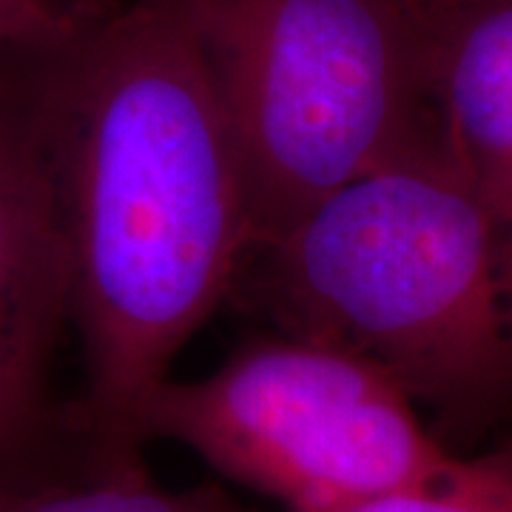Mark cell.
<instances>
[{"mask_svg": "<svg viewBox=\"0 0 512 512\" xmlns=\"http://www.w3.org/2000/svg\"><path fill=\"white\" fill-rule=\"evenodd\" d=\"M83 339L86 439L106 473L146 470L134 421L251 254L237 146L194 0L97 12L35 57Z\"/></svg>", "mask_w": 512, "mask_h": 512, "instance_id": "1", "label": "cell"}, {"mask_svg": "<svg viewBox=\"0 0 512 512\" xmlns=\"http://www.w3.org/2000/svg\"><path fill=\"white\" fill-rule=\"evenodd\" d=\"M251 259L282 328L370 359L450 427L510 407L512 222L439 148L339 188Z\"/></svg>", "mask_w": 512, "mask_h": 512, "instance_id": "2", "label": "cell"}, {"mask_svg": "<svg viewBox=\"0 0 512 512\" xmlns=\"http://www.w3.org/2000/svg\"><path fill=\"white\" fill-rule=\"evenodd\" d=\"M194 18L251 254L353 180L439 148L427 40L402 0H194Z\"/></svg>", "mask_w": 512, "mask_h": 512, "instance_id": "3", "label": "cell"}, {"mask_svg": "<svg viewBox=\"0 0 512 512\" xmlns=\"http://www.w3.org/2000/svg\"><path fill=\"white\" fill-rule=\"evenodd\" d=\"M134 439L177 441L282 512H350L450 458L416 402L359 353L282 333L146 396Z\"/></svg>", "mask_w": 512, "mask_h": 512, "instance_id": "4", "label": "cell"}, {"mask_svg": "<svg viewBox=\"0 0 512 512\" xmlns=\"http://www.w3.org/2000/svg\"><path fill=\"white\" fill-rule=\"evenodd\" d=\"M72 325L69 251L35 57L0 83V490L111 476L77 402H60L55 359Z\"/></svg>", "mask_w": 512, "mask_h": 512, "instance_id": "5", "label": "cell"}, {"mask_svg": "<svg viewBox=\"0 0 512 512\" xmlns=\"http://www.w3.org/2000/svg\"><path fill=\"white\" fill-rule=\"evenodd\" d=\"M424 40L441 157L512 222V0L470 12Z\"/></svg>", "mask_w": 512, "mask_h": 512, "instance_id": "6", "label": "cell"}, {"mask_svg": "<svg viewBox=\"0 0 512 512\" xmlns=\"http://www.w3.org/2000/svg\"><path fill=\"white\" fill-rule=\"evenodd\" d=\"M0 512H262L214 484L163 490L148 470L0 490Z\"/></svg>", "mask_w": 512, "mask_h": 512, "instance_id": "7", "label": "cell"}, {"mask_svg": "<svg viewBox=\"0 0 512 512\" xmlns=\"http://www.w3.org/2000/svg\"><path fill=\"white\" fill-rule=\"evenodd\" d=\"M350 512H512V447L450 458L436 473Z\"/></svg>", "mask_w": 512, "mask_h": 512, "instance_id": "8", "label": "cell"}, {"mask_svg": "<svg viewBox=\"0 0 512 512\" xmlns=\"http://www.w3.org/2000/svg\"><path fill=\"white\" fill-rule=\"evenodd\" d=\"M94 15L66 0H0V49L23 57L46 55L77 35Z\"/></svg>", "mask_w": 512, "mask_h": 512, "instance_id": "9", "label": "cell"}, {"mask_svg": "<svg viewBox=\"0 0 512 512\" xmlns=\"http://www.w3.org/2000/svg\"><path fill=\"white\" fill-rule=\"evenodd\" d=\"M410 12V18L416 20L421 35H433L441 26L453 23V20L464 18L470 12H478L484 6H493L501 0H402Z\"/></svg>", "mask_w": 512, "mask_h": 512, "instance_id": "10", "label": "cell"}]
</instances>
